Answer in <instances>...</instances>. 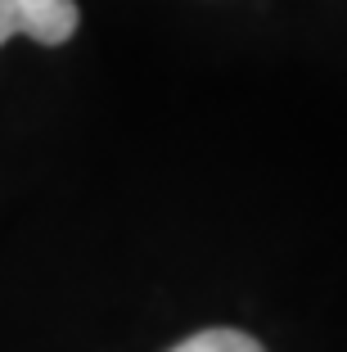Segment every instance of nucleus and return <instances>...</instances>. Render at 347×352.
I'll use <instances>...</instances> for the list:
<instances>
[{"mask_svg": "<svg viewBox=\"0 0 347 352\" xmlns=\"http://www.w3.org/2000/svg\"><path fill=\"white\" fill-rule=\"evenodd\" d=\"M82 23L77 0H0V45L32 36L36 45H63Z\"/></svg>", "mask_w": 347, "mask_h": 352, "instance_id": "nucleus-1", "label": "nucleus"}, {"mask_svg": "<svg viewBox=\"0 0 347 352\" xmlns=\"http://www.w3.org/2000/svg\"><path fill=\"white\" fill-rule=\"evenodd\" d=\"M172 352H266L262 343L253 339V334H244V330H199V334H190L185 343H176Z\"/></svg>", "mask_w": 347, "mask_h": 352, "instance_id": "nucleus-2", "label": "nucleus"}]
</instances>
